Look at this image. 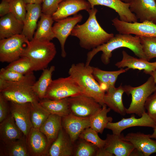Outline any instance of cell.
<instances>
[{"label":"cell","instance_id":"52","mask_svg":"<svg viewBox=\"0 0 156 156\" xmlns=\"http://www.w3.org/2000/svg\"><path fill=\"white\" fill-rule=\"evenodd\" d=\"M64 0H63V1H64Z\"/></svg>","mask_w":156,"mask_h":156},{"label":"cell","instance_id":"10","mask_svg":"<svg viewBox=\"0 0 156 156\" xmlns=\"http://www.w3.org/2000/svg\"><path fill=\"white\" fill-rule=\"evenodd\" d=\"M112 21L119 33L133 34L139 37H156V24L152 22L128 23L121 21L117 17Z\"/></svg>","mask_w":156,"mask_h":156},{"label":"cell","instance_id":"41","mask_svg":"<svg viewBox=\"0 0 156 156\" xmlns=\"http://www.w3.org/2000/svg\"><path fill=\"white\" fill-rule=\"evenodd\" d=\"M145 108L147 110L148 115L156 124V90L147 99Z\"/></svg>","mask_w":156,"mask_h":156},{"label":"cell","instance_id":"5","mask_svg":"<svg viewBox=\"0 0 156 156\" xmlns=\"http://www.w3.org/2000/svg\"><path fill=\"white\" fill-rule=\"evenodd\" d=\"M56 52L55 44L50 41L33 38L27 43L21 57L28 58L34 71H37L47 68Z\"/></svg>","mask_w":156,"mask_h":156},{"label":"cell","instance_id":"17","mask_svg":"<svg viewBox=\"0 0 156 156\" xmlns=\"http://www.w3.org/2000/svg\"><path fill=\"white\" fill-rule=\"evenodd\" d=\"M90 3L91 8L96 5L107 7L115 11L118 14L120 20L128 23L138 22L135 14L129 9V3H126L120 0H87Z\"/></svg>","mask_w":156,"mask_h":156},{"label":"cell","instance_id":"19","mask_svg":"<svg viewBox=\"0 0 156 156\" xmlns=\"http://www.w3.org/2000/svg\"><path fill=\"white\" fill-rule=\"evenodd\" d=\"M91 8L89 2L85 0H65L60 3L52 16L53 20L56 21L76 14L82 10L88 12Z\"/></svg>","mask_w":156,"mask_h":156},{"label":"cell","instance_id":"21","mask_svg":"<svg viewBox=\"0 0 156 156\" xmlns=\"http://www.w3.org/2000/svg\"><path fill=\"white\" fill-rule=\"evenodd\" d=\"M73 144L62 127L57 137L49 147L45 156H71L73 155Z\"/></svg>","mask_w":156,"mask_h":156},{"label":"cell","instance_id":"13","mask_svg":"<svg viewBox=\"0 0 156 156\" xmlns=\"http://www.w3.org/2000/svg\"><path fill=\"white\" fill-rule=\"evenodd\" d=\"M156 126L155 122L145 112L140 118H136L133 115L129 118H123L117 122H109L106 128L111 130L113 134L119 135L123 130L130 127L140 126L154 128Z\"/></svg>","mask_w":156,"mask_h":156},{"label":"cell","instance_id":"37","mask_svg":"<svg viewBox=\"0 0 156 156\" xmlns=\"http://www.w3.org/2000/svg\"><path fill=\"white\" fill-rule=\"evenodd\" d=\"M143 51L149 61L156 57V37L140 36Z\"/></svg>","mask_w":156,"mask_h":156},{"label":"cell","instance_id":"23","mask_svg":"<svg viewBox=\"0 0 156 156\" xmlns=\"http://www.w3.org/2000/svg\"><path fill=\"white\" fill-rule=\"evenodd\" d=\"M124 92L123 86L121 84L117 88L114 87L108 89L104 97V104L111 109L122 116L126 114V108L123 105L122 99Z\"/></svg>","mask_w":156,"mask_h":156},{"label":"cell","instance_id":"27","mask_svg":"<svg viewBox=\"0 0 156 156\" xmlns=\"http://www.w3.org/2000/svg\"><path fill=\"white\" fill-rule=\"evenodd\" d=\"M93 74L94 78L99 83L103 90L106 92L112 87H114L117 78L120 74L129 69L121 68L116 71H108L101 70L97 67H92Z\"/></svg>","mask_w":156,"mask_h":156},{"label":"cell","instance_id":"38","mask_svg":"<svg viewBox=\"0 0 156 156\" xmlns=\"http://www.w3.org/2000/svg\"><path fill=\"white\" fill-rule=\"evenodd\" d=\"M10 12L23 23L26 13V5L23 0H8Z\"/></svg>","mask_w":156,"mask_h":156},{"label":"cell","instance_id":"49","mask_svg":"<svg viewBox=\"0 0 156 156\" xmlns=\"http://www.w3.org/2000/svg\"><path fill=\"white\" fill-rule=\"evenodd\" d=\"M126 3H129L131 0H120Z\"/></svg>","mask_w":156,"mask_h":156},{"label":"cell","instance_id":"31","mask_svg":"<svg viewBox=\"0 0 156 156\" xmlns=\"http://www.w3.org/2000/svg\"><path fill=\"white\" fill-rule=\"evenodd\" d=\"M54 21L52 15L42 13L33 38L50 41L53 40L55 38L52 26Z\"/></svg>","mask_w":156,"mask_h":156},{"label":"cell","instance_id":"1","mask_svg":"<svg viewBox=\"0 0 156 156\" xmlns=\"http://www.w3.org/2000/svg\"><path fill=\"white\" fill-rule=\"evenodd\" d=\"M97 11L94 8L88 10V19L81 25L77 24L71 34L77 38L80 46L86 49H92L105 43L114 36L107 33L100 25L96 17Z\"/></svg>","mask_w":156,"mask_h":156},{"label":"cell","instance_id":"6","mask_svg":"<svg viewBox=\"0 0 156 156\" xmlns=\"http://www.w3.org/2000/svg\"><path fill=\"white\" fill-rule=\"evenodd\" d=\"M123 87L125 92L131 96V102L129 107L126 108V114H135L141 117L146 112L145 104L147 99L156 90L153 77L151 76L145 83L139 86L125 85Z\"/></svg>","mask_w":156,"mask_h":156},{"label":"cell","instance_id":"29","mask_svg":"<svg viewBox=\"0 0 156 156\" xmlns=\"http://www.w3.org/2000/svg\"><path fill=\"white\" fill-rule=\"evenodd\" d=\"M62 127V117L51 114L40 128V130L46 136L49 147L57 137Z\"/></svg>","mask_w":156,"mask_h":156},{"label":"cell","instance_id":"42","mask_svg":"<svg viewBox=\"0 0 156 156\" xmlns=\"http://www.w3.org/2000/svg\"><path fill=\"white\" fill-rule=\"evenodd\" d=\"M64 0H43L42 13L52 15L56 11L60 3Z\"/></svg>","mask_w":156,"mask_h":156},{"label":"cell","instance_id":"35","mask_svg":"<svg viewBox=\"0 0 156 156\" xmlns=\"http://www.w3.org/2000/svg\"><path fill=\"white\" fill-rule=\"evenodd\" d=\"M5 68L24 75L31 74L34 71L30 60L25 57H21L10 63Z\"/></svg>","mask_w":156,"mask_h":156},{"label":"cell","instance_id":"24","mask_svg":"<svg viewBox=\"0 0 156 156\" xmlns=\"http://www.w3.org/2000/svg\"><path fill=\"white\" fill-rule=\"evenodd\" d=\"M122 60L115 64L118 68L127 67L129 69L143 70L145 73L149 74L156 69V67L153 65L152 62L146 60L131 56L125 51H122Z\"/></svg>","mask_w":156,"mask_h":156},{"label":"cell","instance_id":"3","mask_svg":"<svg viewBox=\"0 0 156 156\" xmlns=\"http://www.w3.org/2000/svg\"><path fill=\"white\" fill-rule=\"evenodd\" d=\"M35 80L33 73L16 82H9L0 78V94L8 101L17 103L39 101L32 88Z\"/></svg>","mask_w":156,"mask_h":156},{"label":"cell","instance_id":"47","mask_svg":"<svg viewBox=\"0 0 156 156\" xmlns=\"http://www.w3.org/2000/svg\"><path fill=\"white\" fill-rule=\"evenodd\" d=\"M150 75L153 77L156 88V69L152 71Z\"/></svg>","mask_w":156,"mask_h":156},{"label":"cell","instance_id":"9","mask_svg":"<svg viewBox=\"0 0 156 156\" xmlns=\"http://www.w3.org/2000/svg\"><path fill=\"white\" fill-rule=\"evenodd\" d=\"M70 113L81 117H90L102 107L92 98L83 93L68 97Z\"/></svg>","mask_w":156,"mask_h":156},{"label":"cell","instance_id":"16","mask_svg":"<svg viewBox=\"0 0 156 156\" xmlns=\"http://www.w3.org/2000/svg\"><path fill=\"white\" fill-rule=\"evenodd\" d=\"M26 137L29 156H45L49 146L46 136L39 129L32 127Z\"/></svg>","mask_w":156,"mask_h":156},{"label":"cell","instance_id":"48","mask_svg":"<svg viewBox=\"0 0 156 156\" xmlns=\"http://www.w3.org/2000/svg\"><path fill=\"white\" fill-rule=\"evenodd\" d=\"M153 129V132L152 134H150V137L152 138L155 139L156 140V126Z\"/></svg>","mask_w":156,"mask_h":156},{"label":"cell","instance_id":"33","mask_svg":"<svg viewBox=\"0 0 156 156\" xmlns=\"http://www.w3.org/2000/svg\"><path fill=\"white\" fill-rule=\"evenodd\" d=\"M55 69V66H52L49 68L43 70L38 80L32 86L34 91L40 100L45 97L47 89L52 81V73Z\"/></svg>","mask_w":156,"mask_h":156},{"label":"cell","instance_id":"11","mask_svg":"<svg viewBox=\"0 0 156 156\" xmlns=\"http://www.w3.org/2000/svg\"><path fill=\"white\" fill-rule=\"evenodd\" d=\"M83 16L81 14L75 15L72 17L67 18L55 21L52 27V31L55 38L59 41L61 50V55L65 57L66 53L64 48L65 44L68 37L77 24L81 22Z\"/></svg>","mask_w":156,"mask_h":156},{"label":"cell","instance_id":"46","mask_svg":"<svg viewBox=\"0 0 156 156\" xmlns=\"http://www.w3.org/2000/svg\"><path fill=\"white\" fill-rule=\"evenodd\" d=\"M25 3L29 4H41L43 0H23Z\"/></svg>","mask_w":156,"mask_h":156},{"label":"cell","instance_id":"43","mask_svg":"<svg viewBox=\"0 0 156 156\" xmlns=\"http://www.w3.org/2000/svg\"><path fill=\"white\" fill-rule=\"evenodd\" d=\"M10 113L9 102L0 94V123Z\"/></svg>","mask_w":156,"mask_h":156},{"label":"cell","instance_id":"25","mask_svg":"<svg viewBox=\"0 0 156 156\" xmlns=\"http://www.w3.org/2000/svg\"><path fill=\"white\" fill-rule=\"evenodd\" d=\"M23 26L11 12L1 17L0 39L21 34Z\"/></svg>","mask_w":156,"mask_h":156},{"label":"cell","instance_id":"12","mask_svg":"<svg viewBox=\"0 0 156 156\" xmlns=\"http://www.w3.org/2000/svg\"><path fill=\"white\" fill-rule=\"evenodd\" d=\"M9 102L10 114L17 126L26 136L33 127L30 118L31 103Z\"/></svg>","mask_w":156,"mask_h":156},{"label":"cell","instance_id":"28","mask_svg":"<svg viewBox=\"0 0 156 156\" xmlns=\"http://www.w3.org/2000/svg\"><path fill=\"white\" fill-rule=\"evenodd\" d=\"M0 156H29L26 137L6 143L0 142Z\"/></svg>","mask_w":156,"mask_h":156},{"label":"cell","instance_id":"7","mask_svg":"<svg viewBox=\"0 0 156 156\" xmlns=\"http://www.w3.org/2000/svg\"><path fill=\"white\" fill-rule=\"evenodd\" d=\"M82 93L78 84L70 76L52 80L44 98L59 100Z\"/></svg>","mask_w":156,"mask_h":156},{"label":"cell","instance_id":"50","mask_svg":"<svg viewBox=\"0 0 156 156\" xmlns=\"http://www.w3.org/2000/svg\"><path fill=\"white\" fill-rule=\"evenodd\" d=\"M152 63L153 65L156 67V62H153Z\"/></svg>","mask_w":156,"mask_h":156},{"label":"cell","instance_id":"36","mask_svg":"<svg viewBox=\"0 0 156 156\" xmlns=\"http://www.w3.org/2000/svg\"><path fill=\"white\" fill-rule=\"evenodd\" d=\"M98 133L90 127L85 129L80 134L79 138L91 143L98 148H104L105 140L101 139L98 134Z\"/></svg>","mask_w":156,"mask_h":156},{"label":"cell","instance_id":"40","mask_svg":"<svg viewBox=\"0 0 156 156\" xmlns=\"http://www.w3.org/2000/svg\"><path fill=\"white\" fill-rule=\"evenodd\" d=\"M26 75L5 68H2L0 70V78L9 82H16L20 81L23 79Z\"/></svg>","mask_w":156,"mask_h":156},{"label":"cell","instance_id":"39","mask_svg":"<svg viewBox=\"0 0 156 156\" xmlns=\"http://www.w3.org/2000/svg\"><path fill=\"white\" fill-rule=\"evenodd\" d=\"M74 151L75 156H92L96 155L98 148L92 144L81 139Z\"/></svg>","mask_w":156,"mask_h":156},{"label":"cell","instance_id":"32","mask_svg":"<svg viewBox=\"0 0 156 156\" xmlns=\"http://www.w3.org/2000/svg\"><path fill=\"white\" fill-rule=\"evenodd\" d=\"M104 104L102 108L90 117V127L98 133L102 134L109 122H112V118L107 116L111 109Z\"/></svg>","mask_w":156,"mask_h":156},{"label":"cell","instance_id":"34","mask_svg":"<svg viewBox=\"0 0 156 156\" xmlns=\"http://www.w3.org/2000/svg\"><path fill=\"white\" fill-rule=\"evenodd\" d=\"M51 114L39 101L31 103L30 118L33 127L39 129Z\"/></svg>","mask_w":156,"mask_h":156},{"label":"cell","instance_id":"51","mask_svg":"<svg viewBox=\"0 0 156 156\" xmlns=\"http://www.w3.org/2000/svg\"><path fill=\"white\" fill-rule=\"evenodd\" d=\"M155 0L156 1V0Z\"/></svg>","mask_w":156,"mask_h":156},{"label":"cell","instance_id":"30","mask_svg":"<svg viewBox=\"0 0 156 156\" xmlns=\"http://www.w3.org/2000/svg\"><path fill=\"white\" fill-rule=\"evenodd\" d=\"M68 98L57 100L44 98L40 99V104L51 114L57 115L62 117L70 113Z\"/></svg>","mask_w":156,"mask_h":156},{"label":"cell","instance_id":"22","mask_svg":"<svg viewBox=\"0 0 156 156\" xmlns=\"http://www.w3.org/2000/svg\"><path fill=\"white\" fill-rule=\"evenodd\" d=\"M26 10L21 34L29 40H31L34 38L35 31L37 27L38 21L42 13V5L40 4H27Z\"/></svg>","mask_w":156,"mask_h":156},{"label":"cell","instance_id":"45","mask_svg":"<svg viewBox=\"0 0 156 156\" xmlns=\"http://www.w3.org/2000/svg\"><path fill=\"white\" fill-rule=\"evenodd\" d=\"M95 156H112L113 155L107 151L104 148H98Z\"/></svg>","mask_w":156,"mask_h":156},{"label":"cell","instance_id":"18","mask_svg":"<svg viewBox=\"0 0 156 156\" xmlns=\"http://www.w3.org/2000/svg\"><path fill=\"white\" fill-rule=\"evenodd\" d=\"M104 148L108 152L116 156H129L135 149L130 142L125 139L124 136L108 134L105 140Z\"/></svg>","mask_w":156,"mask_h":156},{"label":"cell","instance_id":"20","mask_svg":"<svg viewBox=\"0 0 156 156\" xmlns=\"http://www.w3.org/2000/svg\"><path fill=\"white\" fill-rule=\"evenodd\" d=\"M124 138L132 143L135 148L142 152L144 156L156 153V140L152 139L150 134L130 133L124 136Z\"/></svg>","mask_w":156,"mask_h":156},{"label":"cell","instance_id":"26","mask_svg":"<svg viewBox=\"0 0 156 156\" xmlns=\"http://www.w3.org/2000/svg\"><path fill=\"white\" fill-rule=\"evenodd\" d=\"M24 134L16 123L10 113L8 116L0 123V142L6 143L23 137Z\"/></svg>","mask_w":156,"mask_h":156},{"label":"cell","instance_id":"44","mask_svg":"<svg viewBox=\"0 0 156 156\" xmlns=\"http://www.w3.org/2000/svg\"><path fill=\"white\" fill-rule=\"evenodd\" d=\"M10 12L8 0H1L0 4V16H3Z\"/></svg>","mask_w":156,"mask_h":156},{"label":"cell","instance_id":"8","mask_svg":"<svg viewBox=\"0 0 156 156\" xmlns=\"http://www.w3.org/2000/svg\"><path fill=\"white\" fill-rule=\"evenodd\" d=\"M29 40L21 34L0 40V61L11 63L20 58Z\"/></svg>","mask_w":156,"mask_h":156},{"label":"cell","instance_id":"2","mask_svg":"<svg viewBox=\"0 0 156 156\" xmlns=\"http://www.w3.org/2000/svg\"><path fill=\"white\" fill-rule=\"evenodd\" d=\"M122 47L128 48L138 57L148 60L143 51L139 36L119 33L114 35L106 43L89 52L85 64L89 65L93 57L99 52L102 51L101 61L104 64H108L110 62L112 51Z\"/></svg>","mask_w":156,"mask_h":156},{"label":"cell","instance_id":"14","mask_svg":"<svg viewBox=\"0 0 156 156\" xmlns=\"http://www.w3.org/2000/svg\"><path fill=\"white\" fill-rule=\"evenodd\" d=\"M62 126L73 144L81 133L90 127V117H79L70 113L62 117Z\"/></svg>","mask_w":156,"mask_h":156},{"label":"cell","instance_id":"15","mask_svg":"<svg viewBox=\"0 0 156 156\" xmlns=\"http://www.w3.org/2000/svg\"><path fill=\"white\" fill-rule=\"evenodd\" d=\"M129 9L140 22L149 21L156 24L155 0H131Z\"/></svg>","mask_w":156,"mask_h":156},{"label":"cell","instance_id":"4","mask_svg":"<svg viewBox=\"0 0 156 156\" xmlns=\"http://www.w3.org/2000/svg\"><path fill=\"white\" fill-rule=\"evenodd\" d=\"M92 67L82 62L74 64L69 70L68 74L81 88L83 94L92 98L102 106L105 92L94 78Z\"/></svg>","mask_w":156,"mask_h":156}]
</instances>
